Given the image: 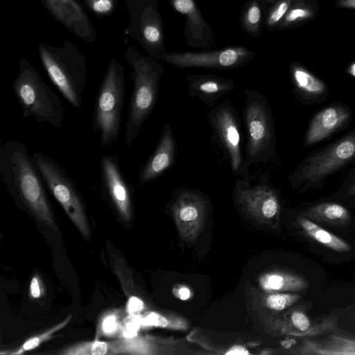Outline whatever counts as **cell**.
<instances>
[{
	"label": "cell",
	"instance_id": "18",
	"mask_svg": "<svg viewBox=\"0 0 355 355\" xmlns=\"http://www.w3.org/2000/svg\"><path fill=\"white\" fill-rule=\"evenodd\" d=\"M174 9L185 15L184 35L193 47L209 49L214 44V33L200 12L194 0H171Z\"/></svg>",
	"mask_w": 355,
	"mask_h": 355
},
{
	"label": "cell",
	"instance_id": "29",
	"mask_svg": "<svg viewBox=\"0 0 355 355\" xmlns=\"http://www.w3.org/2000/svg\"><path fill=\"white\" fill-rule=\"evenodd\" d=\"M98 334L104 336L113 337L120 334L122 324L117 311L106 313L101 318L98 326Z\"/></svg>",
	"mask_w": 355,
	"mask_h": 355
},
{
	"label": "cell",
	"instance_id": "30",
	"mask_svg": "<svg viewBox=\"0 0 355 355\" xmlns=\"http://www.w3.org/2000/svg\"><path fill=\"white\" fill-rule=\"evenodd\" d=\"M82 2L98 18L110 16L117 7V0H82Z\"/></svg>",
	"mask_w": 355,
	"mask_h": 355
},
{
	"label": "cell",
	"instance_id": "5",
	"mask_svg": "<svg viewBox=\"0 0 355 355\" xmlns=\"http://www.w3.org/2000/svg\"><path fill=\"white\" fill-rule=\"evenodd\" d=\"M124 66L115 58L109 62L96 94L92 129L100 144L110 146L118 139L125 100Z\"/></svg>",
	"mask_w": 355,
	"mask_h": 355
},
{
	"label": "cell",
	"instance_id": "15",
	"mask_svg": "<svg viewBox=\"0 0 355 355\" xmlns=\"http://www.w3.org/2000/svg\"><path fill=\"white\" fill-rule=\"evenodd\" d=\"M51 16L72 34L86 42L96 39V29L79 0H40Z\"/></svg>",
	"mask_w": 355,
	"mask_h": 355
},
{
	"label": "cell",
	"instance_id": "19",
	"mask_svg": "<svg viewBox=\"0 0 355 355\" xmlns=\"http://www.w3.org/2000/svg\"><path fill=\"white\" fill-rule=\"evenodd\" d=\"M187 80L189 96L198 98L211 109L216 105L219 98L235 87L232 80L214 74L189 73Z\"/></svg>",
	"mask_w": 355,
	"mask_h": 355
},
{
	"label": "cell",
	"instance_id": "35",
	"mask_svg": "<svg viewBox=\"0 0 355 355\" xmlns=\"http://www.w3.org/2000/svg\"><path fill=\"white\" fill-rule=\"evenodd\" d=\"M144 309V304L141 299L135 296L129 298L127 303L126 310L130 315H138Z\"/></svg>",
	"mask_w": 355,
	"mask_h": 355
},
{
	"label": "cell",
	"instance_id": "38",
	"mask_svg": "<svg viewBox=\"0 0 355 355\" xmlns=\"http://www.w3.org/2000/svg\"><path fill=\"white\" fill-rule=\"evenodd\" d=\"M176 295L182 300H187L191 296V291L186 286H180L177 291Z\"/></svg>",
	"mask_w": 355,
	"mask_h": 355
},
{
	"label": "cell",
	"instance_id": "10",
	"mask_svg": "<svg viewBox=\"0 0 355 355\" xmlns=\"http://www.w3.org/2000/svg\"><path fill=\"white\" fill-rule=\"evenodd\" d=\"M214 138L227 156L234 174H248L243 151L242 132L236 108L229 100L216 105L207 114Z\"/></svg>",
	"mask_w": 355,
	"mask_h": 355
},
{
	"label": "cell",
	"instance_id": "16",
	"mask_svg": "<svg viewBox=\"0 0 355 355\" xmlns=\"http://www.w3.org/2000/svg\"><path fill=\"white\" fill-rule=\"evenodd\" d=\"M177 155L176 139L170 124L166 123L155 148L139 171V183L150 182L164 175L175 164Z\"/></svg>",
	"mask_w": 355,
	"mask_h": 355
},
{
	"label": "cell",
	"instance_id": "21",
	"mask_svg": "<svg viewBox=\"0 0 355 355\" xmlns=\"http://www.w3.org/2000/svg\"><path fill=\"white\" fill-rule=\"evenodd\" d=\"M112 355L114 354H157L161 353L162 342L151 336L121 337L111 341Z\"/></svg>",
	"mask_w": 355,
	"mask_h": 355
},
{
	"label": "cell",
	"instance_id": "1",
	"mask_svg": "<svg viewBox=\"0 0 355 355\" xmlns=\"http://www.w3.org/2000/svg\"><path fill=\"white\" fill-rule=\"evenodd\" d=\"M0 175L8 191L39 222L58 231L46 186L26 146L15 139L1 142Z\"/></svg>",
	"mask_w": 355,
	"mask_h": 355
},
{
	"label": "cell",
	"instance_id": "20",
	"mask_svg": "<svg viewBox=\"0 0 355 355\" xmlns=\"http://www.w3.org/2000/svg\"><path fill=\"white\" fill-rule=\"evenodd\" d=\"M291 77L294 92L302 101H317L328 94L324 83L300 64H291Z\"/></svg>",
	"mask_w": 355,
	"mask_h": 355
},
{
	"label": "cell",
	"instance_id": "23",
	"mask_svg": "<svg viewBox=\"0 0 355 355\" xmlns=\"http://www.w3.org/2000/svg\"><path fill=\"white\" fill-rule=\"evenodd\" d=\"M261 287L267 292L281 291H302L307 286V281L293 273L284 271H272L263 274L259 279Z\"/></svg>",
	"mask_w": 355,
	"mask_h": 355
},
{
	"label": "cell",
	"instance_id": "12",
	"mask_svg": "<svg viewBox=\"0 0 355 355\" xmlns=\"http://www.w3.org/2000/svg\"><path fill=\"white\" fill-rule=\"evenodd\" d=\"M170 208L181 237L191 241L196 239L205 224L210 202L201 191L181 187L173 191Z\"/></svg>",
	"mask_w": 355,
	"mask_h": 355
},
{
	"label": "cell",
	"instance_id": "27",
	"mask_svg": "<svg viewBox=\"0 0 355 355\" xmlns=\"http://www.w3.org/2000/svg\"><path fill=\"white\" fill-rule=\"evenodd\" d=\"M141 327H162L176 329H186L185 321L180 318L166 317L155 312H148L140 317Z\"/></svg>",
	"mask_w": 355,
	"mask_h": 355
},
{
	"label": "cell",
	"instance_id": "4",
	"mask_svg": "<svg viewBox=\"0 0 355 355\" xmlns=\"http://www.w3.org/2000/svg\"><path fill=\"white\" fill-rule=\"evenodd\" d=\"M15 96L25 118L60 129L64 119L61 100L25 58L19 60V73L12 83Z\"/></svg>",
	"mask_w": 355,
	"mask_h": 355
},
{
	"label": "cell",
	"instance_id": "9",
	"mask_svg": "<svg viewBox=\"0 0 355 355\" xmlns=\"http://www.w3.org/2000/svg\"><path fill=\"white\" fill-rule=\"evenodd\" d=\"M263 173L252 184L250 173L243 175L233 186L234 204L248 217L259 223L270 225L277 221L280 201L277 191Z\"/></svg>",
	"mask_w": 355,
	"mask_h": 355
},
{
	"label": "cell",
	"instance_id": "7",
	"mask_svg": "<svg viewBox=\"0 0 355 355\" xmlns=\"http://www.w3.org/2000/svg\"><path fill=\"white\" fill-rule=\"evenodd\" d=\"M355 160V130L313 152L302 160L288 180L294 189L316 186Z\"/></svg>",
	"mask_w": 355,
	"mask_h": 355
},
{
	"label": "cell",
	"instance_id": "8",
	"mask_svg": "<svg viewBox=\"0 0 355 355\" xmlns=\"http://www.w3.org/2000/svg\"><path fill=\"white\" fill-rule=\"evenodd\" d=\"M45 184L72 223L85 238L90 235L83 199L73 180L51 157L40 152L33 154Z\"/></svg>",
	"mask_w": 355,
	"mask_h": 355
},
{
	"label": "cell",
	"instance_id": "39",
	"mask_svg": "<svg viewBox=\"0 0 355 355\" xmlns=\"http://www.w3.org/2000/svg\"><path fill=\"white\" fill-rule=\"evenodd\" d=\"M354 174L355 175V172ZM346 182L350 183L345 189L346 193L350 196L355 197V176L353 175Z\"/></svg>",
	"mask_w": 355,
	"mask_h": 355
},
{
	"label": "cell",
	"instance_id": "6",
	"mask_svg": "<svg viewBox=\"0 0 355 355\" xmlns=\"http://www.w3.org/2000/svg\"><path fill=\"white\" fill-rule=\"evenodd\" d=\"M243 121L246 137L245 159L247 167L264 164L275 155L276 136L269 103L261 92L244 90Z\"/></svg>",
	"mask_w": 355,
	"mask_h": 355
},
{
	"label": "cell",
	"instance_id": "2",
	"mask_svg": "<svg viewBox=\"0 0 355 355\" xmlns=\"http://www.w3.org/2000/svg\"><path fill=\"white\" fill-rule=\"evenodd\" d=\"M124 55L132 69L130 77L133 84L125 134V144L130 148L155 107L164 69L158 60L142 55L132 46H128Z\"/></svg>",
	"mask_w": 355,
	"mask_h": 355
},
{
	"label": "cell",
	"instance_id": "40",
	"mask_svg": "<svg viewBox=\"0 0 355 355\" xmlns=\"http://www.w3.org/2000/svg\"><path fill=\"white\" fill-rule=\"evenodd\" d=\"M336 6L342 8L355 9V0H338L336 3Z\"/></svg>",
	"mask_w": 355,
	"mask_h": 355
},
{
	"label": "cell",
	"instance_id": "25",
	"mask_svg": "<svg viewBox=\"0 0 355 355\" xmlns=\"http://www.w3.org/2000/svg\"><path fill=\"white\" fill-rule=\"evenodd\" d=\"M262 0H248L241 15L242 28L248 34L258 37L261 33Z\"/></svg>",
	"mask_w": 355,
	"mask_h": 355
},
{
	"label": "cell",
	"instance_id": "22",
	"mask_svg": "<svg viewBox=\"0 0 355 355\" xmlns=\"http://www.w3.org/2000/svg\"><path fill=\"white\" fill-rule=\"evenodd\" d=\"M311 220L335 227H344L351 221L349 211L336 202H322L309 207L301 214Z\"/></svg>",
	"mask_w": 355,
	"mask_h": 355
},
{
	"label": "cell",
	"instance_id": "41",
	"mask_svg": "<svg viewBox=\"0 0 355 355\" xmlns=\"http://www.w3.org/2000/svg\"><path fill=\"white\" fill-rule=\"evenodd\" d=\"M347 72L351 76L355 78V62L349 66L347 68Z\"/></svg>",
	"mask_w": 355,
	"mask_h": 355
},
{
	"label": "cell",
	"instance_id": "36",
	"mask_svg": "<svg viewBox=\"0 0 355 355\" xmlns=\"http://www.w3.org/2000/svg\"><path fill=\"white\" fill-rule=\"evenodd\" d=\"M30 294L33 298H39L42 295V288L40 279L37 277H33L30 284Z\"/></svg>",
	"mask_w": 355,
	"mask_h": 355
},
{
	"label": "cell",
	"instance_id": "3",
	"mask_svg": "<svg viewBox=\"0 0 355 355\" xmlns=\"http://www.w3.org/2000/svg\"><path fill=\"white\" fill-rule=\"evenodd\" d=\"M38 53L51 80L72 107L80 109L87 74L85 55L71 40L60 46L40 43Z\"/></svg>",
	"mask_w": 355,
	"mask_h": 355
},
{
	"label": "cell",
	"instance_id": "28",
	"mask_svg": "<svg viewBox=\"0 0 355 355\" xmlns=\"http://www.w3.org/2000/svg\"><path fill=\"white\" fill-rule=\"evenodd\" d=\"M71 315H68L64 320L57 324L54 327L49 329L42 334L28 338L21 347L17 351L11 352L12 354H22L25 352L32 350L38 347L42 343L51 339L53 334L65 327L71 319Z\"/></svg>",
	"mask_w": 355,
	"mask_h": 355
},
{
	"label": "cell",
	"instance_id": "32",
	"mask_svg": "<svg viewBox=\"0 0 355 355\" xmlns=\"http://www.w3.org/2000/svg\"><path fill=\"white\" fill-rule=\"evenodd\" d=\"M292 0H277L267 16L266 24L268 30L278 25L289 10Z\"/></svg>",
	"mask_w": 355,
	"mask_h": 355
},
{
	"label": "cell",
	"instance_id": "42",
	"mask_svg": "<svg viewBox=\"0 0 355 355\" xmlns=\"http://www.w3.org/2000/svg\"><path fill=\"white\" fill-rule=\"evenodd\" d=\"M147 1V0H125V4H130V3H139V2H141V1Z\"/></svg>",
	"mask_w": 355,
	"mask_h": 355
},
{
	"label": "cell",
	"instance_id": "34",
	"mask_svg": "<svg viewBox=\"0 0 355 355\" xmlns=\"http://www.w3.org/2000/svg\"><path fill=\"white\" fill-rule=\"evenodd\" d=\"M291 322L293 326L297 330L305 332L311 327V320L308 316L302 311L296 310L291 315Z\"/></svg>",
	"mask_w": 355,
	"mask_h": 355
},
{
	"label": "cell",
	"instance_id": "17",
	"mask_svg": "<svg viewBox=\"0 0 355 355\" xmlns=\"http://www.w3.org/2000/svg\"><path fill=\"white\" fill-rule=\"evenodd\" d=\"M352 117L351 110L342 103L324 107L311 118L306 132L304 144L308 147L328 138L347 125Z\"/></svg>",
	"mask_w": 355,
	"mask_h": 355
},
{
	"label": "cell",
	"instance_id": "11",
	"mask_svg": "<svg viewBox=\"0 0 355 355\" xmlns=\"http://www.w3.org/2000/svg\"><path fill=\"white\" fill-rule=\"evenodd\" d=\"M130 24L125 33L136 41L148 55L155 58L164 53L163 22L157 0L127 6Z\"/></svg>",
	"mask_w": 355,
	"mask_h": 355
},
{
	"label": "cell",
	"instance_id": "24",
	"mask_svg": "<svg viewBox=\"0 0 355 355\" xmlns=\"http://www.w3.org/2000/svg\"><path fill=\"white\" fill-rule=\"evenodd\" d=\"M297 222L307 236L327 248L343 252L351 250V246L346 241L327 231L311 220L300 216Z\"/></svg>",
	"mask_w": 355,
	"mask_h": 355
},
{
	"label": "cell",
	"instance_id": "37",
	"mask_svg": "<svg viewBox=\"0 0 355 355\" xmlns=\"http://www.w3.org/2000/svg\"><path fill=\"white\" fill-rule=\"evenodd\" d=\"M227 355H243L250 354V352L243 347L239 345H235L231 347L227 352Z\"/></svg>",
	"mask_w": 355,
	"mask_h": 355
},
{
	"label": "cell",
	"instance_id": "13",
	"mask_svg": "<svg viewBox=\"0 0 355 355\" xmlns=\"http://www.w3.org/2000/svg\"><path fill=\"white\" fill-rule=\"evenodd\" d=\"M255 55V52L244 46H232L206 52H164L155 58L180 69L224 70L242 67L252 60Z\"/></svg>",
	"mask_w": 355,
	"mask_h": 355
},
{
	"label": "cell",
	"instance_id": "26",
	"mask_svg": "<svg viewBox=\"0 0 355 355\" xmlns=\"http://www.w3.org/2000/svg\"><path fill=\"white\" fill-rule=\"evenodd\" d=\"M57 354L62 355H112L111 343L98 340L71 345Z\"/></svg>",
	"mask_w": 355,
	"mask_h": 355
},
{
	"label": "cell",
	"instance_id": "31",
	"mask_svg": "<svg viewBox=\"0 0 355 355\" xmlns=\"http://www.w3.org/2000/svg\"><path fill=\"white\" fill-rule=\"evenodd\" d=\"M300 298V295L293 293H272L266 299V305L268 308L282 311L291 306Z\"/></svg>",
	"mask_w": 355,
	"mask_h": 355
},
{
	"label": "cell",
	"instance_id": "33",
	"mask_svg": "<svg viewBox=\"0 0 355 355\" xmlns=\"http://www.w3.org/2000/svg\"><path fill=\"white\" fill-rule=\"evenodd\" d=\"M313 11L308 7L297 6L287 12L279 23V27L286 28L294 23L306 19L313 16Z\"/></svg>",
	"mask_w": 355,
	"mask_h": 355
},
{
	"label": "cell",
	"instance_id": "14",
	"mask_svg": "<svg viewBox=\"0 0 355 355\" xmlns=\"http://www.w3.org/2000/svg\"><path fill=\"white\" fill-rule=\"evenodd\" d=\"M100 174L103 194L121 219L129 223L132 216L134 187L123 173L116 155L102 156Z\"/></svg>",
	"mask_w": 355,
	"mask_h": 355
},
{
	"label": "cell",
	"instance_id": "43",
	"mask_svg": "<svg viewBox=\"0 0 355 355\" xmlns=\"http://www.w3.org/2000/svg\"><path fill=\"white\" fill-rule=\"evenodd\" d=\"M268 2L272 3L277 0H266Z\"/></svg>",
	"mask_w": 355,
	"mask_h": 355
}]
</instances>
